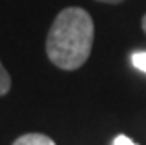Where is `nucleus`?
Masks as SVG:
<instances>
[{"label":"nucleus","instance_id":"nucleus-1","mask_svg":"<svg viewBox=\"0 0 146 145\" xmlns=\"http://www.w3.org/2000/svg\"><path fill=\"white\" fill-rule=\"evenodd\" d=\"M94 42V23L82 7H66L54 19L45 51L49 60L63 70H77L90 56Z\"/></svg>","mask_w":146,"mask_h":145},{"label":"nucleus","instance_id":"nucleus-2","mask_svg":"<svg viewBox=\"0 0 146 145\" xmlns=\"http://www.w3.org/2000/svg\"><path fill=\"white\" fill-rule=\"evenodd\" d=\"M12 145H56L52 138H49L47 135L42 133H26L23 136H19Z\"/></svg>","mask_w":146,"mask_h":145},{"label":"nucleus","instance_id":"nucleus-3","mask_svg":"<svg viewBox=\"0 0 146 145\" xmlns=\"http://www.w3.org/2000/svg\"><path fill=\"white\" fill-rule=\"evenodd\" d=\"M9 89H11V75L5 70V66L2 65V61H0V96L7 95Z\"/></svg>","mask_w":146,"mask_h":145},{"label":"nucleus","instance_id":"nucleus-4","mask_svg":"<svg viewBox=\"0 0 146 145\" xmlns=\"http://www.w3.org/2000/svg\"><path fill=\"white\" fill-rule=\"evenodd\" d=\"M131 60H132V65H134L137 70H141V72H144V74H146V52H144V51L134 52Z\"/></svg>","mask_w":146,"mask_h":145},{"label":"nucleus","instance_id":"nucleus-5","mask_svg":"<svg viewBox=\"0 0 146 145\" xmlns=\"http://www.w3.org/2000/svg\"><path fill=\"white\" fill-rule=\"evenodd\" d=\"M111 145H137L136 142H132L129 136H125V135H118L115 140H113V143Z\"/></svg>","mask_w":146,"mask_h":145},{"label":"nucleus","instance_id":"nucleus-6","mask_svg":"<svg viewBox=\"0 0 146 145\" xmlns=\"http://www.w3.org/2000/svg\"><path fill=\"white\" fill-rule=\"evenodd\" d=\"M98 2H103V4H120L123 0H98Z\"/></svg>","mask_w":146,"mask_h":145},{"label":"nucleus","instance_id":"nucleus-7","mask_svg":"<svg viewBox=\"0 0 146 145\" xmlns=\"http://www.w3.org/2000/svg\"><path fill=\"white\" fill-rule=\"evenodd\" d=\"M141 26H143V32L146 33V14L143 16V21H141Z\"/></svg>","mask_w":146,"mask_h":145}]
</instances>
